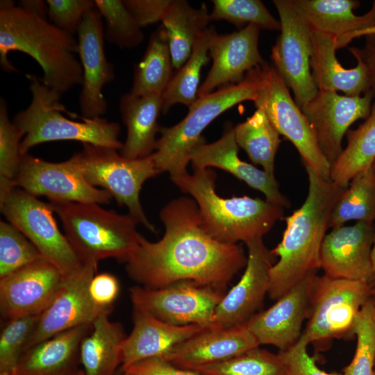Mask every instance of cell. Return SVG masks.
<instances>
[{"label":"cell","instance_id":"obj_1","mask_svg":"<svg viewBox=\"0 0 375 375\" xmlns=\"http://www.w3.org/2000/svg\"><path fill=\"white\" fill-rule=\"evenodd\" d=\"M160 219L163 236L153 242L141 235L126 262L128 275L139 285L158 289L190 281L224 291L246 266L247 257L241 244L219 242L205 231L192 198L172 200L160 210Z\"/></svg>","mask_w":375,"mask_h":375},{"label":"cell","instance_id":"obj_2","mask_svg":"<svg viewBox=\"0 0 375 375\" xmlns=\"http://www.w3.org/2000/svg\"><path fill=\"white\" fill-rule=\"evenodd\" d=\"M304 166L308 178L307 197L299 208L285 217L283 238L271 250L278 257L269 270L268 295L274 301L320 268V250L331 212L348 188Z\"/></svg>","mask_w":375,"mask_h":375},{"label":"cell","instance_id":"obj_3","mask_svg":"<svg viewBox=\"0 0 375 375\" xmlns=\"http://www.w3.org/2000/svg\"><path fill=\"white\" fill-rule=\"evenodd\" d=\"M32 57L43 71L42 83L62 94L83 83L78 44L73 35L58 28L11 1L0 3V63L6 72L16 71L8 60L11 51Z\"/></svg>","mask_w":375,"mask_h":375},{"label":"cell","instance_id":"obj_4","mask_svg":"<svg viewBox=\"0 0 375 375\" xmlns=\"http://www.w3.org/2000/svg\"><path fill=\"white\" fill-rule=\"evenodd\" d=\"M192 168V174L187 172L170 178L195 201L203 228L217 241L246 244L262 238L283 217V207L266 199L219 196L215 190V172L210 168Z\"/></svg>","mask_w":375,"mask_h":375},{"label":"cell","instance_id":"obj_5","mask_svg":"<svg viewBox=\"0 0 375 375\" xmlns=\"http://www.w3.org/2000/svg\"><path fill=\"white\" fill-rule=\"evenodd\" d=\"M32 98L30 104L15 116L13 123L24 136L20 145L22 155L39 144L74 140L82 144L106 147L120 151L123 143L118 140L119 125L101 117L81 121L67 118V110L60 102L61 94L44 85L38 76L28 74Z\"/></svg>","mask_w":375,"mask_h":375},{"label":"cell","instance_id":"obj_6","mask_svg":"<svg viewBox=\"0 0 375 375\" xmlns=\"http://www.w3.org/2000/svg\"><path fill=\"white\" fill-rule=\"evenodd\" d=\"M261 65L250 70L238 84L198 97L178 124L161 126L160 137L153 153L156 167L160 173L167 172L170 178L187 173L190 153L203 138L201 133L204 129L235 105L244 101H254L260 81Z\"/></svg>","mask_w":375,"mask_h":375},{"label":"cell","instance_id":"obj_7","mask_svg":"<svg viewBox=\"0 0 375 375\" xmlns=\"http://www.w3.org/2000/svg\"><path fill=\"white\" fill-rule=\"evenodd\" d=\"M50 203L83 262L115 258L126 263L138 246V222L129 214L106 210L98 203Z\"/></svg>","mask_w":375,"mask_h":375},{"label":"cell","instance_id":"obj_8","mask_svg":"<svg viewBox=\"0 0 375 375\" xmlns=\"http://www.w3.org/2000/svg\"><path fill=\"white\" fill-rule=\"evenodd\" d=\"M92 186L108 192L120 206L151 232L155 226L145 215L140 201V192L149 178L160 174L153 153L141 158L124 157L118 151L106 147L83 144V149L68 159Z\"/></svg>","mask_w":375,"mask_h":375},{"label":"cell","instance_id":"obj_9","mask_svg":"<svg viewBox=\"0 0 375 375\" xmlns=\"http://www.w3.org/2000/svg\"><path fill=\"white\" fill-rule=\"evenodd\" d=\"M365 281L315 276L308 322L301 336L322 346L333 338H351L356 317L370 299Z\"/></svg>","mask_w":375,"mask_h":375},{"label":"cell","instance_id":"obj_10","mask_svg":"<svg viewBox=\"0 0 375 375\" xmlns=\"http://www.w3.org/2000/svg\"><path fill=\"white\" fill-rule=\"evenodd\" d=\"M0 208L8 222L17 227L65 278L82 267L83 262L58 228L51 203L15 188L0 200Z\"/></svg>","mask_w":375,"mask_h":375},{"label":"cell","instance_id":"obj_11","mask_svg":"<svg viewBox=\"0 0 375 375\" xmlns=\"http://www.w3.org/2000/svg\"><path fill=\"white\" fill-rule=\"evenodd\" d=\"M279 134L288 139L300 153L304 165L330 179L331 165L322 154L310 126L288 88L274 67L267 62L261 65V76L254 100Z\"/></svg>","mask_w":375,"mask_h":375},{"label":"cell","instance_id":"obj_12","mask_svg":"<svg viewBox=\"0 0 375 375\" xmlns=\"http://www.w3.org/2000/svg\"><path fill=\"white\" fill-rule=\"evenodd\" d=\"M129 291L133 309L176 326L212 324L215 309L226 294L190 281L158 289L135 285Z\"/></svg>","mask_w":375,"mask_h":375},{"label":"cell","instance_id":"obj_13","mask_svg":"<svg viewBox=\"0 0 375 375\" xmlns=\"http://www.w3.org/2000/svg\"><path fill=\"white\" fill-rule=\"evenodd\" d=\"M281 33L272 48L273 67L288 88L300 110L317 93L310 65L312 31L294 8L292 0H274Z\"/></svg>","mask_w":375,"mask_h":375},{"label":"cell","instance_id":"obj_14","mask_svg":"<svg viewBox=\"0 0 375 375\" xmlns=\"http://www.w3.org/2000/svg\"><path fill=\"white\" fill-rule=\"evenodd\" d=\"M97 265L83 262L76 272L65 278L53 302L40 315L24 351L62 331L91 326L99 316L110 313L112 307L97 305L90 294V283L95 276Z\"/></svg>","mask_w":375,"mask_h":375},{"label":"cell","instance_id":"obj_15","mask_svg":"<svg viewBox=\"0 0 375 375\" xmlns=\"http://www.w3.org/2000/svg\"><path fill=\"white\" fill-rule=\"evenodd\" d=\"M16 188L33 196H45L52 203L78 202L109 204L112 197L95 188L67 160L51 162L28 153L22 155Z\"/></svg>","mask_w":375,"mask_h":375},{"label":"cell","instance_id":"obj_16","mask_svg":"<svg viewBox=\"0 0 375 375\" xmlns=\"http://www.w3.org/2000/svg\"><path fill=\"white\" fill-rule=\"evenodd\" d=\"M374 99L371 91L362 96L350 97L335 91L318 90L301 108L331 166L343 151L344 135L353 122L369 117Z\"/></svg>","mask_w":375,"mask_h":375},{"label":"cell","instance_id":"obj_17","mask_svg":"<svg viewBox=\"0 0 375 375\" xmlns=\"http://www.w3.org/2000/svg\"><path fill=\"white\" fill-rule=\"evenodd\" d=\"M65 278L44 258L0 278V311L8 321L42 314L61 290Z\"/></svg>","mask_w":375,"mask_h":375},{"label":"cell","instance_id":"obj_18","mask_svg":"<svg viewBox=\"0 0 375 375\" xmlns=\"http://www.w3.org/2000/svg\"><path fill=\"white\" fill-rule=\"evenodd\" d=\"M248 249L245 269L239 281L217 306L212 323L221 326L246 324L262 307L269 288V270L276 256L262 238L246 243Z\"/></svg>","mask_w":375,"mask_h":375},{"label":"cell","instance_id":"obj_19","mask_svg":"<svg viewBox=\"0 0 375 375\" xmlns=\"http://www.w3.org/2000/svg\"><path fill=\"white\" fill-rule=\"evenodd\" d=\"M77 33L83 70L81 111L87 118L101 117L108 108L103 88L114 80L115 74L106 56L102 17L95 6L85 13Z\"/></svg>","mask_w":375,"mask_h":375},{"label":"cell","instance_id":"obj_20","mask_svg":"<svg viewBox=\"0 0 375 375\" xmlns=\"http://www.w3.org/2000/svg\"><path fill=\"white\" fill-rule=\"evenodd\" d=\"M259 33L253 24L228 34H218L210 28L208 56L212 63L197 97L242 82L250 70L265 62L258 50Z\"/></svg>","mask_w":375,"mask_h":375},{"label":"cell","instance_id":"obj_21","mask_svg":"<svg viewBox=\"0 0 375 375\" xmlns=\"http://www.w3.org/2000/svg\"><path fill=\"white\" fill-rule=\"evenodd\" d=\"M374 235V223L365 222L332 228L324 236L320 250V268L324 275L370 285Z\"/></svg>","mask_w":375,"mask_h":375},{"label":"cell","instance_id":"obj_22","mask_svg":"<svg viewBox=\"0 0 375 375\" xmlns=\"http://www.w3.org/2000/svg\"><path fill=\"white\" fill-rule=\"evenodd\" d=\"M315 274L299 282L268 309L258 312L244 324L260 344H269L283 351L301 336L308 318Z\"/></svg>","mask_w":375,"mask_h":375},{"label":"cell","instance_id":"obj_23","mask_svg":"<svg viewBox=\"0 0 375 375\" xmlns=\"http://www.w3.org/2000/svg\"><path fill=\"white\" fill-rule=\"evenodd\" d=\"M259 346L246 324L227 326L212 323L160 358L176 367L194 371Z\"/></svg>","mask_w":375,"mask_h":375},{"label":"cell","instance_id":"obj_24","mask_svg":"<svg viewBox=\"0 0 375 375\" xmlns=\"http://www.w3.org/2000/svg\"><path fill=\"white\" fill-rule=\"evenodd\" d=\"M238 145L235 141L234 126L226 124L222 137L211 143L203 138L192 150L190 160L192 167L197 168L217 167L226 171L249 187L260 191L266 200L283 208H288V199L279 190L274 176L238 157Z\"/></svg>","mask_w":375,"mask_h":375},{"label":"cell","instance_id":"obj_25","mask_svg":"<svg viewBox=\"0 0 375 375\" xmlns=\"http://www.w3.org/2000/svg\"><path fill=\"white\" fill-rule=\"evenodd\" d=\"M133 328L122 344V369L140 361L160 358L177 344L201 332L209 325L176 326L136 309Z\"/></svg>","mask_w":375,"mask_h":375},{"label":"cell","instance_id":"obj_26","mask_svg":"<svg viewBox=\"0 0 375 375\" xmlns=\"http://www.w3.org/2000/svg\"><path fill=\"white\" fill-rule=\"evenodd\" d=\"M299 15L312 31L331 35L336 49L345 47L347 38L353 33L375 25V1L371 9L358 16L353 10L360 6L355 0H292Z\"/></svg>","mask_w":375,"mask_h":375},{"label":"cell","instance_id":"obj_27","mask_svg":"<svg viewBox=\"0 0 375 375\" xmlns=\"http://www.w3.org/2000/svg\"><path fill=\"white\" fill-rule=\"evenodd\" d=\"M335 40L330 35L312 31L311 74L318 90L342 91L350 97L370 91L367 69L357 60L354 68L345 69L335 56Z\"/></svg>","mask_w":375,"mask_h":375},{"label":"cell","instance_id":"obj_28","mask_svg":"<svg viewBox=\"0 0 375 375\" xmlns=\"http://www.w3.org/2000/svg\"><path fill=\"white\" fill-rule=\"evenodd\" d=\"M162 94L135 96L125 93L119 99V110L127 135L120 153L125 158L147 157L155 151L156 136L161 126L158 119L162 111Z\"/></svg>","mask_w":375,"mask_h":375},{"label":"cell","instance_id":"obj_29","mask_svg":"<svg viewBox=\"0 0 375 375\" xmlns=\"http://www.w3.org/2000/svg\"><path fill=\"white\" fill-rule=\"evenodd\" d=\"M91 326L58 333L24 351L17 367L18 375H69L83 338Z\"/></svg>","mask_w":375,"mask_h":375},{"label":"cell","instance_id":"obj_30","mask_svg":"<svg viewBox=\"0 0 375 375\" xmlns=\"http://www.w3.org/2000/svg\"><path fill=\"white\" fill-rule=\"evenodd\" d=\"M126 337L122 325L99 316L80 346V360L85 375H113L122 365V344Z\"/></svg>","mask_w":375,"mask_h":375},{"label":"cell","instance_id":"obj_31","mask_svg":"<svg viewBox=\"0 0 375 375\" xmlns=\"http://www.w3.org/2000/svg\"><path fill=\"white\" fill-rule=\"evenodd\" d=\"M210 13L205 3L198 8L187 1L171 0L161 20L176 70L189 58L199 36L208 27Z\"/></svg>","mask_w":375,"mask_h":375},{"label":"cell","instance_id":"obj_32","mask_svg":"<svg viewBox=\"0 0 375 375\" xmlns=\"http://www.w3.org/2000/svg\"><path fill=\"white\" fill-rule=\"evenodd\" d=\"M173 69L168 39L161 25L151 34L144 53L135 65L129 92L135 96L162 94L173 75Z\"/></svg>","mask_w":375,"mask_h":375},{"label":"cell","instance_id":"obj_33","mask_svg":"<svg viewBox=\"0 0 375 375\" xmlns=\"http://www.w3.org/2000/svg\"><path fill=\"white\" fill-rule=\"evenodd\" d=\"M347 144L331 166L330 180L348 187L351 179L370 167L375 160V101L365 121L347 132Z\"/></svg>","mask_w":375,"mask_h":375},{"label":"cell","instance_id":"obj_34","mask_svg":"<svg viewBox=\"0 0 375 375\" xmlns=\"http://www.w3.org/2000/svg\"><path fill=\"white\" fill-rule=\"evenodd\" d=\"M235 141L251 161L274 176L275 156L281 143L279 133L264 110L257 108L244 122L234 126Z\"/></svg>","mask_w":375,"mask_h":375},{"label":"cell","instance_id":"obj_35","mask_svg":"<svg viewBox=\"0 0 375 375\" xmlns=\"http://www.w3.org/2000/svg\"><path fill=\"white\" fill-rule=\"evenodd\" d=\"M356 220L374 223L375 220V165L358 173L335 203L328 228L343 226Z\"/></svg>","mask_w":375,"mask_h":375},{"label":"cell","instance_id":"obj_36","mask_svg":"<svg viewBox=\"0 0 375 375\" xmlns=\"http://www.w3.org/2000/svg\"><path fill=\"white\" fill-rule=\"evenodd\" d=\"M210 28L197 39L191 54L181 68L176 70L162 94V112L166 113L175 104L189 107L197 99L201 68L208 62Z\"/></svg>","mask_w":375,"mask_h":375},{"label":"cell","instance_id":"obj_37","mask_svg":"<svg viewBox=\"0 0 375 375\" xmlns=\"http://www.w3.org/2000/svg\"><path fill=\"white\" fill-rule=\"evenodd\" d=\"M194 371L201 375H285L280 354L259 347Z\"/></svg>","mask_w":375,"mask_h":375},{"label":"cell","instance_id":"obj_38","mask_svg":"<svg viewBox=\"0 0 375 375\" xmlns=\"http://www.w3.org/2000/svg\"><path fill=\"white\" fill-rule=\"evenodd\" d=\"M24 135L10 119L5 100L0 101V200L15 187L22 154L20 145Z\"/></svg>","mask_w":375,"mask_h":375},{"label":"cell","instance_id":"obj_39","mask_svg":"<svg viewBox=\"0 0 375 375\" xmlns=\"http://www.w3.org/2000/svg\"><path fill=\"white\" fill-rule=\"evenodd\" d=\"M95 6L106 22L105 38L120 48L138 47L144 33L132 14L121 0H95Z\"/></svg>","mask_w":375,"mask_h":375},{"label":"cell","instance_id":"obj_40","mask_svg":"<svg viewBox=\"0 0 375 375\" xmlns=\"http://www.w3.org/2000/svg\"><path fill=\"white\" fill-rule=\"evenodd\" d=\"M211 20H226L239 30L253 24L260 29L280 31L281 23L259 0H213Z\"/></svg>","mask_w":375,"mask_h":375},{"label":"cell","instance_id":"obj_41","mask_svg":"<svg viewBox=\"0 0 375 375\" xmlns=\"http://www.w3.org/2000/svg\"><path fill=\"white\" fill-rule=\"evenodd\" d=\"M356 347L343 375H374L375 368V306L369 299L358 312L353 326Z\"/></svg>","mask_w":375,"mask_h":375},{"label":"cell","instance_id":"obj_42","mask_svg":"<svg viewBox=\"0 0 375 375\" xmlns=\"http://www.w3.org/2000/svg\"><path fill=\"white\" fill-rule=\"evenodd\" d=\"M41 258L38 249L17 227L0 221V278Z\"/></svg>","mask_w":375,"mask_h":375},{"label":"cell","instance_id":"obj_43","mask_svg":"<svg viewBox=\"0 0 375 375\" xmlns=\"http://www.w3.org/2000/svg\"><path fill=\"white\" fill-rule=\"evenodd\" d=\"M40 315L9 320L3 327L0 335V372L17 370L25 344Z\"/></svg>","mask_w":375,"mask_h":375},{"label":"cell","instance_id":"obj_44","mask_svg":"<svg viewBox=\"0 0 375 375\" xmlns=\"http://www.w3.org/2000/svg\"><path fill=\"white\" fill-rule=\"evenodd\" d=\"M49 22L62 31L74 35L87 11L95 6L91 0H47Z\"/></svg>","mask_w":375,"mask_h":375},{"label":"cell","instance_id":"obj_45","mask_svg":"<svg viewBox=\"0 0 375 375\" xmlns=\"http://www.w3.org/2000/svg\"><path fill=\"white\" fill-rule=\"evenodd\" d=\"M308 342L302 337L288 349L278 351L285 367V375H343L338 372H326L316 364L308 352Z\"/></svg>","mask_w":375,"mask_h":375},{"label":"cell","instance_id":"obj_46","mask_svg":"<svg viewBox=\"0 0 375 375\" xmlns=\"http://www.w3.org/2000/svg\"><path fill=\"white\" fill-rule=\"evenodd\" d=\"M123 2L142 28L161 22L171 0H125Z\"/></svg>","mask_w":375,"mask_h":375},{"label":"cell","instance_id":"obj_47","mask_svg":"<svg viewBox=\"0 0 375 375\" xmlns=\"http://www.w3.org/2000/svg\"><path fill=\"white\" fill-rule=\"evenodd\" d=\"M119 290L117 278L109 273L95 275L92 279L89 291L92 300L103 307H112Z\"/></svg>","mask_w":375,"mask_h":375},{"label":"cell","instance_id":"obj_48","mask_svg":"<svg viewBox=\"0 0 375 375\" xmlns=\"http://www.w3.org/2000/svg\"><path fill=\"white\" fill-rule=\"evenodd\" d=\"M123 372L128 375H201L193 370L176 367L161 358L140 361Z\"/></svg>","mask_w":375,"mask_h":375},{"label":"cell","instance_id":"obj_49","mask_svg":"<svg viewBox=\"0 0 375 375\" xmlns=\"http://www.w3.org/2000/svg\"><path fill=\"white\" fill-rule=\"evenodd\" d=\"M349 51L356 60L365 65L370 85V91L375 99V33L365 35L362 48L350 47Z\"/></svg>","mask_w":375,"mask_h":375},{"label":"cell","instance_id":"obj_50","mask_svg":"<svg viewBox=\"0 0 375 375\" xmlns=\"http://www.w3.org/2000/svg\"><path fill=\"white\" fill-rule=\"evenodd\" d=\"M19 6L31 11L42 17H47L48 6L47 1L39 0L20 1Z\"/></svg>","mask_w":375,"mask_h":375},{"label":"cell","instance_id":"obj_51","mask_svg":"<svg viewBox=\"0 0 375 375\" xmlns=\"http://www.w3.org/2000/svg\"><path fill=\"white\" fill-rule=\"evenodd\" d=\"M372 33H375V25L368 28H365V29L357 31L350 35L346 40V45L347 46L348 44L351 42L352 40L356 38L365 36L366 35L372 34Z\"/></svg>","mask_w":375,"mask_h":375},{"label":"cell","instance_id":"obj_52","mask_svg":"<svg viewBox=\"0 0 375 375\" xmlns=\"http://www.w3.org/2000/svg\"><path fill=\"white\" fill-rule=\"evenodd\" d=\"M372 277L370 285L372 288L375 287V235L374 239V243L372 250Z\"/></svg>","mask_w":375,"mask_h":375},{"label":"cell","instance_id":"obj_53","mask_svg":"<svg viewBox=\"0 0 375 375\" xmlns=\"http://www.w3.org/2000/svg\"><path fill=\"white\" fill-rule=\"evenodd\" d=\"M0 375H18L17 370L10 372H0Z\"/></svg>","mask_w":375,"mask_h":375},{"label":"cell","instance_id":"obj_54","mask_svg":"<svg viewBox=\"0 0 375 375\" xmlns=\"http://www.w3.org/2000/svg\"><path fill=\"white\" fill-rule=\"evenodd\" d=\"M69 375H85V374L83 371L78 370V371H74ZM124 375H128V374L124 373Z\"/></svg>","mask_w":375,"mask_h":375},{"label":"cell","instance_id":"obj_55","mask_svg":"<svg viewBox=\"0 0 375 375\" xmlns=\"http://www.w3.org/2000/svg\"><path fill=\"white\" fill-rule=\"evenodd\" d=\"M370 299L375 306V287L372 288Z\"/></svg>","mask_w":375,"mask_h":375},{"label":"cell","instance_id":"obj_56","mask_svg":"<svg viewBox=\"0 0 375 375\" xmlns=\"http://www.w3.org/2000/svg\"><path fill=\"white\" fill-rule=\"evenodd\" d=\"M374 375H375V368H374Z\"/></svg>","mask_w":375,"mask_h":375},{"label":"cell","instance_id":"obj_57","mask_svg":"<svg viewBox=\"0 0 375 375\" xmlns=\"http://www.w3.org/2000/svg\"><path fill=\"white\" fill-rule=\"evenodd\" d=\"M373 164H374V165H375V160H374V161Z\"/></svg>","mask_w":375,"mask_h":375}]
</instances>
